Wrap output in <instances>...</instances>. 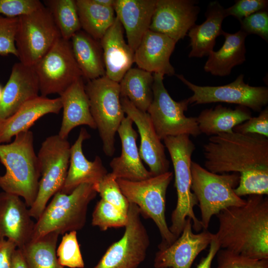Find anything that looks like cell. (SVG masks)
<instances>
[{
	"instance_id": "obj_5",
	"label": "cell",
	"mask_w": 268,
	"mask_h": 268,
	"mask_svg": "<svg viewBox=\"0 0 268 268\" xmlns=\"http://www.w3.org/2000/svg\"><path fill=\"white\" fill-rule=\"evenodd\" d=\"M189 137L184 134L163 139L174 170L177 201L171 214L172 224L169 228L176 238L181 234L187 218L192 221L193 228L196 232L202 229L201 221L194 211V206L198 205V200L191 190V158L195 145Z\"/></svg>"
},
{
	"instance_id": "obj_7",
	"label": "cell",
	"mask_w": 268,
	"mask_h": 268,
	"mask_svg": "<svg viewBox=\"0 0 268 268\" xmlns=\"http://www.w3.org/2000/svg\"><path fill=\"white\" fill-rule=\"evenodd\" d=\"M173 176L172 172L167 171L138 181L117 179L129 203L136 205L141 215L151 219L157 226L162 239L159 250L169 246L177 239L170 231L165 217L166 192Z\"/></svg>"
},
{
	"instance_id": "obj_20",
	"label": "cell",
	"mask_w": 268,
	"mask_h": 268,
	"mask_svg": "<svg viewBox=\"0 0 268 268\" xmlns=\"http://www.w3.org/2000/svg\"><path fill=\"white\" fill-rule=\"evenodd\" d=\"M133 121L128 116L122 121L118 131L122 145L121 155L110 163L112 173L117 179L138 181L153 176L142 164L136 145V132L133 129Z\"/></svg>"
},
{
	"instance_id": "obj_16",
	"label": "cell",
	"mask_w": 268,
	"mask_h": 268,
	"mask_svg": "<svg viewBox=\"0 0 268 268\" xmlns=\"http://www.w3.org/2000/svg\"><path fill=\"white\" fill-rule=\"evenodd\" d=\"M192 228V221L187 218L179 237L171 245L156 253L155 268H191L197 257L210 245L214 236L207 230L195 234Z\"/></svg>"
},
{
	"instance_id": "obj_28",
	"label": "cell",
	"mask_w": 268,
	"mask_h": 268,
	"mask_svg": "<svg viewBox=\"0 0 268 268\" xmlns=\"http://www.w3.org/2000/svg\"><path fill=\"white\" fill-rule=\"evenodd\" d=\"M221 35L225 39L223 45L217 51L209 53L203 68L212 75L224 76L246 61L245 41L247 35L241 30L233 34L223 31Z\"/></svg>"
},
{
	"instance_id": "obj_42",
	"label": "cell",
	"mask_w": 268,
	"mask_h": 268,
	"mask_svg": "<svg viewBox=\"0 0 268 268\" xmlns=\"http://www.w3.org/2000/svg\"><path fill=\"white\" fill-rule=\"evenodd\" d=\"M241 30L248 34L259 36L268 41V12L267 9L255 12L240 21Z\"/></svg>"
},
{
	"instance_id": "obj_29",
	"label": "cell",
	"mask_w": 268,
	"mask_h": 268,
	"mask_svg": "<svg viewBox=\"0 0 268 268\" xmlns=\"http://www.w3.org/2000/svg\"><path fill=\"white\" fill-rule=\"evenodd\" d=\"M70 42L83 77L89 80L105 75L103 51L99 40L80 30L71 37Z\"/></svg>"
},
{
	"instance_id": "obj_2",
	"label": "cell",
	"mask_w": 268,
	"mask_h": 268,
	"mask_svg": "<svg viewBox=\"0 0 268 268\" xmlns=\"http://www.w3.org/2000/svg\"><path fill=\"white\" fill-rule=\"evenodd\" d=\"M204 166L215 174L268 171V139L234 132L211 136L203 146Z\"/></svg>"
},
{
	"instance_id": "obj_25",
	"label": "cell",
	"mask_w": 268,
	"mask_h": 268,
	"mask_svg": "<svg viewBox=\"0 0 268 268\" xmlns=\"http://www.w3.org/2000/svg\"><path fill=\"white\" fill-rule=\"evenodd\" d=\"M156 0H115L114 9L134 52L149 30Z\"/></svg>"
},
{
	"instance_id": "obj_24",
	"label": "cell",
	"mask_w": 268,
	"mask_h": 268,
	"mask_svg": "<svg viewBox=\"0 0 268 268\" xmlns=\"http://www.w3.org/2000/svg\"><path fill=\"white\" fill-rule=\"evenodd\" d=\"M62 108L59 97L38 96L24 104L15 113L0 122V144L10 142L17 134L29 130L39 119L48 114L59 113Z\"/></svg>"
},
{
	"instance_id": "obj_45",
	"label": "cell",
	"mask_w": 268,
	"mask_h": 268,
	"mask_svg": "<svg viewBox=\"0 0 268 268\" xmlns=\"http://www.w3.org/2000/svg\"><path fill=\"white\" fill-rule=\"evenodd\" d=\"M17 248L11 240L3 239L0 240V268H11L12 257Z\"/></svg>"
},
{
	"instance_id": "obj_46",
	"label": "cell",
	"mask_w": 268,
	"mask_h": 268,
	"mask_svg": "<svg viewBox=\"0 0 268 268\" xmlns=\"http://www.w3.org/2000/svg\"><path fill=\"white\" fill-rule=\"evenodd\" d=\"M209 245L207 255L201 259L197 268H211L212 262L220 248L214 236Z\"/></svg>"
},
{
	"instance_id": "obj_11",
	"label": "cell",
	"mask_w": 268,
	"mask_h": 268,
	"mask_svg": "<svg viewBox=\"0 0 268 268\" xmlns=\"http://www.w3.org/2000/svg\"><path fill=\"white\" fill-rule=\"evenodd\" d=\"M51 13L43 5L18 17L15 43L20 62L34 67L61 37Z\"/></svg>"
},
{
	"instance_id": "obj_37",
	"label": "cell",
	"mask_w": 268,
	"mask_h": 268,
	"mask_svg": "<svg viewBox=\"0 0 268 268\" xmlns=\"http://www.w3.org/2000/svg\"><path fill=\"white\" fill-rule=\"evenodd\" d=\"M94 187L101 199L128 213L130 203L122 193L116 177L112 173H108L99 183L94 185Z\"/></svg>"
},
{
	"instance_id": "obj_13",
	"label": "cell",
	"mask_w": 268,
	"mask_h": 268,
	"mask_svg": "<svg viewBox=\"0 0 268 268\" xmlns=\"http://www.w3.org/2000/svg\"><path fill=\"white\" fill-rule=\"evenodd\" d=\"M123 236L112 244L93 268H137L145 260L150 240L136 205L130 203Z\"/></svg>"
},
{
	"instance_id": "obj_32",
	"label": "cell",
	"mask_w": 268,
	"mask_h": 268,
	"mask_svg": "<svg viewBox=\"0 0 268 268\" xmlns=\"http://www.w3.org/2000/svg\"><path fill=\"white\" fill-rule=\"evenodd\" d=\"M76 4L81 29L100 41L114 22V7H104L95 0H76Z\"/></svg>"
},
{
	"instance_id": "obj_21",
	"label": "cell",
	"mask_w": 268,
	"mask_h": 268,
	"mask_svg": "<svg viewBox=\"0 0 268 268\" xmlns=\"http://www.w3.org/2000/svg\"><path fill=\"white\" fill-rule=\"evenodd\" d=\"M176 44L168 36L148 30L134 51V63L138 68L153 74L173 75L170 58Z\"/></svg>"
},
{
	"instance_id": "obj_10",
	"label": "cell",
	"mask_w": 268,
	"mask_h": 268,
	"mask_svg": "<svg viewBox=\"0 0 268 268\" xmlns=\"http://www.w3.org/2000/svg\"><path fill=\"white\" fill-rule=\"evenodd\" d=\"M153 99L147 109L155 130L161 139L187 134L197 137L201 133L196 117H186L189 101L174 100L163 83L164 75L153 73Z\"/></svg>"
},
{
	"instance_id": "obj_3",
	"label": "cell",
	"mask_w": 268,
	"mask_h": 268,
	"mask_svg": "<svg viewBox=\"0 0 268 268\" xmlns=\"http://www.w3.org/2000/svg\"><path fill=\"white\" fill-rule=\"evenodd\" d=\"M14 137L9 143L0 144V161L5 168L0 176V188L23 198L30 208L36 199L41 176L33 134L29 130Z\"/></svg>"
},
{
	"instance_id": "obj_33",
	"label": "cell",
	"mask_w": 268,
	"mask_h": 268,
	"mask_svg": "<svg viewBox=\"0 0 268 268\" xmlns=\"http://www.w3.org/2000/svg\"><path fill=\"white\" fill-rule=\"evenodd\" d=\"M60 235L51 232L31 240L21 249L27 268H64L59 263L56 249Z\"/></svg>"
},
{
	"instance_id": "obj_49",
	"label": "cell",
	"mask_w": 268,
	"mask_h": 268,
	"mask_svg": "<svg viewBox=\"0 0 268 268\" xmlns=\"http://www.w3.org/2000/svg\"><path fill=\"white\" fill-rule=\"evenodd\" d=\"M2 89H3V87H2V86L0 84V100L1 97V95H2Z\"/></svg>"
},
{
	"instance_id": "obj_14",
	"label": "cell",
	"mask_w": 268,
	"mask_h": 268,
	"mask_svg": "<svg viewBox=\"0 0 268 268\" xmlns=\"http://www.w3.org/2000/svg\"><path fill=\"white\" fill-rule=\"evenodd\" d=\"M176 75L193 92L188 98L189 104L223 102L237 104L256 112H261L268 103V88L264 86H252L246 83L242 74L231 83L221 86L197 85L188 80L182 74Z\"/></svg>"
},
{
	"instance_id": "obj_12",
	"label": "cell",
	"mask_w": 268,
	"mask_h": 268,
	"mask_svg": "<svg viewBox=\"0 0 268 268\" xmlns=\"http://www.w3.org/2000/svg\"><path fill=\"white\" fill-rule=\"evenodd\" d=\"M38 77L41 96L59 95L82 74L73 56L70 40L58 39L34 67Z\"/></svg>"
},
{
	"instance_id": "obj_18",
	"label": "cell",
	"mask_w": 268,
	"mask_h": 268,
	"mask_svg": "<svg viewBox=\"0 0 268 268\" xmlns=\"http://www.w3.org/2000/svg\"><path fill=\"white\" fill-rule=\"evenodd\" d=\"M24 201L16 195L0 193V240H12L21 249L31 240L35 222Z\"/></svg>"
},
{
	"instance_id": "obj_27",
	"label": "cell",
	"mask_w": 268,
	"mask_h": 268,
	"mask_svg": "<svg viewBox=\"0 0 268 268\" xmlns=\"http://www.w3.org/2000/svg\"><path fill=\"white\" fill-rule=\"evenodd\" d=\"M205 20L195 24L188 33L191 50L189 58H201L213 51L216 38L222 34L223 20L227 17L225 8L219 2H210L205 13Z\"/></svg>"
},
{
	"instance_id": "obj_50",
	"label": "cell",
	"mask_w": 268,
	"mask_h": 268,
	"mask_svg": "<svg viewBox=\"0 0 268 268\" xmlns=\"http://www.w3.org/2000/svg\"></svg>"
},
{
	"instance_id": "obj_1",
	"label": "cell",
	"mask_w": 268,
	"mask_h": 268,
	"mask_svg": "<svg viewBox=\"0 0 268 268\" xmlns=\"http://www.w3.org/2000/svg\"><path fill=\"white\" fill-rule=\"evenodd\" d=\"M214 237L220 248L249 258L268 259V199L250 195L246 203L226 208L216 215Z\"/></svg>"
},
{
	"instance_id": "obj_41",
	"label": "cell",
	"mask_w": 268,
	"mask_h": 268,
	"mask_svg": "<svg viewBox=\"0 0 268 268\" xmlns=\"http://www.w3.org/2000/svg\"><path fill=\"white\" fill-rule=\"evenodd\" d=\"M43 5L39 0H0V14L18 17L32 13Z\"/></svg>"
},
{
	"instance_id": "obj_30",
	"label": "cell",
	"mask_w": 268,
	"mask_h": 268,
	"mask_svg": "<svg viewBox=\"0 0 268 268\" xmlns=\"http://www.w3.org/2000/svg\"><path fill=\"white\" fill-rule=\"evenodd\" d=\"M252 117L248 108L238 106L234 109L221 105L202 111L197 118L201 133L215 135L230 133L233 128Z\"/></svg>"
},
{
	"instance_id": "obj_6",
	"label": "cell",
	"mask_w": 268,
	"mask_h": 268,
	"mask_svg": "<svg viewBox=\"0 0 268 268\" xmlns=\"http://www.w3.org/2000/svg\"><path fill=\"white\" fill-rule=\"evenodd\" d=\"M191 171V190L198 200L204 230L207 229L213 215L229 207L246 203V200L234 192L239 182V174L213 173L193 161Z\"/></svg>"
},
{
	"instance_id": "obj_47",
	"label": "cell",
	"mask_w": 268,
	"mask_h": 268,
	"mask_svg": "<svg viewBox=\"0 0 268 268\" xmlns=\"http://www.w3.org/2000/svg\"><path fill=\"white\" fill-rule=\"evenodd\" d=\"M11 268H27L21 250L17 248L14 252Z\"/></svg>"
},
{
	"instance_id": "obj_48",
	"label": "cell",
	"mask_w": 268,
	"mask_h": 268,
	"mask_svg": "<svg viewBox=\"0 0 268 268\" xmlns=\"http://www.w3.org/2000/svg\"><path fill=\"white\" fill-rule=\"evenodd\" d=\"M99 4L104 7H113L115 0H95Z\"/></svg>"
},
{
	"instance_id": "obj_34",
	"label": "cell",
	"mask_w": 268,
	"mask_h": 268,
	"mask_svg": "<svg viewBox=\"0 0 268 268\" xmlns=\"http://www.w3.org/2000/svg\"><path fill=\"white\" fill-rule=\"evenodd\" d=\"M62 38L70 40L81 30L75 0H44Z\"/></svg>"
},
{
	"instance_id": "obj_19",
	"label": "cell",
	"mask_w": 268,
	"mask_h": 268,
	"mask_svg": "<svg viewBox=\"0 0 268 268\" xmlns=\"http://www.w3.org/2000/svg\"><path fill=\"white\" fill-rule=\"evenodd\" d=\"M39 81L34 67L20 62L12 66L0 100V122L15 113L24 104L39 96Z\"/></svg>"
},
{
	"instance_id": "obj_9",
	"label": "cell",
	"mask_w": 268,
	"mask_h": 268,
	"mask_svg": "<svg viewBox=\"0 0 268 268\" xmlns=\"http://www.w3.org/2000/svg\"><path fill=\"white\" fill-rule=\"evenodd\" d=\"M70 145L58 134L47 137L42 142L37 157L40 179L36 199L29 208L32 218H39L50 199L60 191L67 175Z\"/></svg>"
},
{
	"instance_id": "obj_26",
	"label": "cell",
	"mask_w": 268,
	"mask_h": 268,
	"mask_svg": "<svg viewBox=\"0 0 268 268\" xmlns=\"http://www.w3.org/2000/svg\"><path fill=\"white\" fill-rule=\"evenodd\" d=\"M60 98L63 110V119L58 134L61 137L67 139L73 128L81 125L96 129L82 78L72 83L60 95Z\"/></svg>"
},
{
	"instance_id": "obj_23",
	"label": "cell",
	"mask_w": 268,
	"mask_h": 268,
	"mask_svg": "<svg viewBox=\"0 0 268 268\" xmlns=\"http://www.w3.org/2000/svg\"><path fill=\"white\" fill-rule=\"evenodd\" d=\"M124 30L116 16L114 22L100 40L105 75L118 83L134 63V52L126 42Z\"/></svg>"
},
{
	"instance_id": "obj_8",
	"label": "cell",
	"mask_w": 268,
	"mask_h": 268,
	"mask_svg": "<svg viewBox=\"0 0 268 268\" xmlns=\"http://www.w3.org/2000/svg\"><path fill=\"white\" fill-rule=\"evenodd\" d=\"M85 90L103 151L106 155L112 156L115 151V134L125 117L119 83L105 75L88 80Z\"/></svg>"
},
{
	"instance_id": "obj_4",
	"label": "cell",
	"mask_w": 268,
	"mask_h": 268,
	"mask_svg": "<svg viewBox=\"0 0 268 268\" xmlns=\"http://www.w3.org/2000/svg\"><path fill=\"white\" fill-rule=\"evenodd\" d=\"M97 193L94 185L82 184L68 194L58 192L35 223L31 240L55 232L59 235L82 229L88 206Z\"/></svg>"
},
{
	"instance_id": "obj_38",
	"label": "cell",
	"mask_w": 268,
	"mask_h": 268,
	"mask_svg": "<svg viewBox=\"0 0 268 268\" xmlns=\"http://www.w3.org/2000/svg\"><path fill=\"white\" fill-rule=\"evenodd\" d=\"M234 192L240 197L246 195H267L268 171H256L240 175Z\"/></svg>"
},
{
	"instance_id": "obj_15",
	"label": "cell",
	"mask_w": 268,
	"mask_h": 268,
	"mask_svg": "<svg viewBox=\"0 0 268 268\" xmlns=\"http://www.w3.org/2000/svg\"><path fill=\"white\" fill-rule=\"evenodd\" d=\"M193 0H156L149 30L176 43L196 24L200 8Z\"/></svg>"
},
{
	"instance_id": "obj_35",
	"label": "cell",
	"mask_w": 268,
	"mask_h": 268,
	"mask_svg": "<svg viewBox=\"0 0 268 268\" xmlns=\"http://www.w3.org/2000/svg\"><path fill=\"white\" fill-rule=\"evenodd\" d=\"M128 222V214L101 199L97 202L92 215V225L102 231L125 227Z\"/></svg>"
},
{
	"instance_id": "obj_36",
	"label": "cell",
	"mask_w": 268,
	"mask_h": 268,
	"mask_svg": "<svg viewBox=\"0 0 268 268\" xmlns=\"http://www.w3.org/2000/svg\"><path fill=\"white\" fill-rule=\"evenodd\" d=\"M59 264L63 267L83 268L84 263L77 238V231H72L63 235L56 249Z\"/></svg>"
},
{
	"instance_id": "obj_40",
	"label": "cell",
	"mask_w": 268,
	"mask_h": 268,
	"mask_svg": "<svg viewBox=\"0 0 268 268\" xmlns=\"http://www.w3.org/2000/svg\"><path fill=\"white\" fill-rule=\"evenodd\" d=\"M18 17H7L0 15V55L12 54L17 57L15 37Z\"/></svg>"
},
{
	"instance_id": "obj_39",
	"label": "cell",
	"mask_w": 268,
	"mask_h": 268,
	"mask_svg": "<svg viewBox=\"0 0 268 268\" xmlns=\"http://www.w3.org/2000/svg\"><path fill=\"white\" fill-rule=\"evenodd\" d=\"M216 255L215 268H268V259H251L223 249H220Z\"/></svg>"
},
{
	"instance_id": "obj_22",
	"label": "cell",
	"mask_w": 268,
	"mask_h": 268,
	"mask_svg": "<svg viewBox=\"0 0 268 268\" xmlns=\"http://www.w3.org/2000/svg\"><path fill=\"white\" fill-rule=\"evenodd\" d=\"M90 135L84 128L80 131L78 136L70 146L68 169L61 192L68 194L82 184L95 185L99 183L108 173L99 156L89 161L84 156L82 143Z\"/></svg>"
},
{
	"instance_id": "obj_31",
	"label": "cell",
	"mask_w": 268,
	"mask_h": 268,
	"mask_svg": "<svg viewBox=\"0 0 268 268\" xmlns=\"http://www.w3.org/2000/svg\"><path fill=\"white\" fill-rule=\"evenodd\" d=\"M152 73L131 68L119 82L121 97L127 98L137 109L147 112L153 99Z\"/></svg>"
},
{
	"instance_id": "obj_44",
	"label": "cell",
	"mask_w": 268,
	"mask_h": 268,
	"mask_svg": "<svg viewBox=\"0 0 268 268\" xmlns=\"http://www.w3.org/2000/svg\"><path fill=\"white\" fill-rule=\"evenodd\" d=\"M268 4L266 0H238L225 11L227 17L233 16L240 21L255 12L267 9Z\"/></svg>"
},
{
	"instance_id": "obj_43",
	"label": "cell",
	"mask_w": 268,
	"mask_h": 268,
	"mask_svg": "<svg viewBox=\"0 0 268 268\" xmlns=\"http://www.w3.org/2000/svg\"><path fill=\"white\" fill-rule=\"evenodd\" d=\"M233 131L242 134H257L268 137V108L262 110L257 117H251L235 127Z\"/></svg>"
},
{
	"instance_id": "obj_17",
	"label": "cell",
	"mask_w": 268,
	"mask_h": 268,
	"mask_svg": "<svg viewBox=\"0 0 268 268\" xmlns=\"http://www.w3.org/2000/svg\"><path fill=\"white\" fill-rule=\"evenodd\" d=\"M125 114L136 126L140 137L139 149L141 159L144 161L153 176L168 171L169 161L166 158L165 148L158 136L146 112L142 111L126 97H121Z\"/></svg>"
}]
</instances>
